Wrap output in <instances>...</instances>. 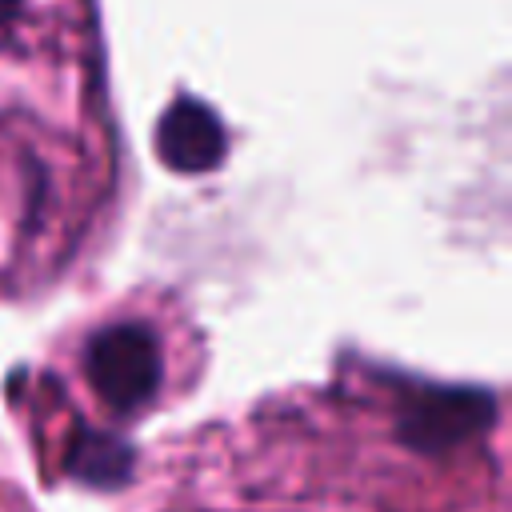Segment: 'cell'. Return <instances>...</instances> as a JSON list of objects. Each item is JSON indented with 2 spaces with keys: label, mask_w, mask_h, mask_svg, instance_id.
Segmentation results:
<instances>
[{
  "label": "cell",
  "mask_w": 512,
  "mask_h": 512,
  "mask_svg": "<svg viewBox=\"0 0 512 512\" xmlns=\"http://www.w3.org/2000/svg\"><path fill=\"white\" fill-rule=\"evenodd\" d=\"M500 416L496 392L480 384L404 380L392 408V440L416 456L444 460L484 436Z\"/></svg>",
  "instance_id": "cell-1"
},
{
  "label": "cell",
  "mask_w": 512,
  "mask_h": 512,
  "mask_svg": "<svg viewBox=\"0 0 512 512\" xmlns=\"http://www.w3.org/2000/svg\"><path fill=\"white\" fill-rule=\"evenodd\" d=\"M84 376L116 416H136L156 400L164 380L156 332L140 320H116L96 328L84 344Z\"/></svg>",
  "instance_id": "cell-2"
},
{
  "label": "cell",
  "mask_w": 512,
  "mask_h": 512,
  "mask_svg": "<svg viewBox=\"0 0 512 512\" xmlns=\"http://www.w3.org/2000/svg\"><path fill=\"white\" fill-rule=\"evenodd\" d=\"M156 152L172 172H212L228 152V136L204 100L180 96L156 124Z\"/></svg>",
  "instance_id": "cell-3"
},
{
  "label": "cell",
  "mask_w": 512,
  "mask_h": 512,
  "mask_svg": "<svg viewBox=\"0 0 512 512\" xmlns=\"http://www.w3.org/2000/svg\"><path fill=\"white\" fill-rule=\"evenodd\" d=\"M136 460H140V452L128 436L92 428V424H76V432L68 436L64 460H60V472L76 488L116 496L136 480Z\"/></svg>",
  "instance_id": "cell-4"
},
{
  "label": "cell",
  "mask_w": 512,
  "mask_h": 512,
  "mask_svg": "<svg viewBox=\"0 0 512 512\" xmlns=\"http://www.w3.org/2000/svg\"><path fill=\"white\" fill-rule=\"evenodd\" d=\"M16 8H20V0H0V24H8L16 16Z\"/></svg>",
  "instance_id": "cell-5"
},
{
  "label": "cell",
  "mask_w": 512,
  "mask_h": 512,
  "mask_svg": "<svg viewBox=\"0 0 512 512\" xmlns=\"http://www.w3.org/2000/svg\"><path fill=\"white\" fill-rule=\"evenodd\" d=\"M200 512H208V508H200Z\"/></svg>",
  "instance_id": "cell-6"
}]
</instances>
